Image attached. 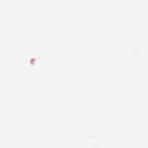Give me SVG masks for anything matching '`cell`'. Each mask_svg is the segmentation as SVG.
<instances>
[]
</instances>
